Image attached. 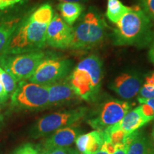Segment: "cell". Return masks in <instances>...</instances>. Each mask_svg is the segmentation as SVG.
I'll return each instance as SVG.
<instances>
[{"mask_svg":"<svg viewBox=\"0 0 154 154\" xmlns=\"http://www.w3.org/2000/svg\"><path fill=\"white\" fill-rule=\"evenodd\" d=\"M54 14L51 5L44 3L22 17L2 54H17L41 50L46 44L47 29Z\"/></svg>","mask_w":154,"mask_h":154,"instance_id":"6da1fadb","label":"cell"},{"mask_svg":"<svg viewBox=\"0 0 154 154\" xmlns=\"http://www.w3.org/2000/svg\"><path fill=\"white\" fill-rule=\"evenodd\" d=\"M153 38V23L139 7L130 8L116 24L111 34L115 46L145 48L150 45Z\"/></svg>","mask_w":154,"mask_h":154,"instance_id":"7a4b0ae2","label":"cell"},{"mask_svg":"<svg viewBox=\"0 0 154 154\" xmlns=\"http://www.w3.org/2000/svg\"><path fill=\"white\" fill-rule=\"evenodd\" d=\"M103 77L101 59L99 56L90 54L78 63L67 79L81 99L91 101L97 98Z\"/></svg>","mask_w":154,"mask_h":154,"instance_id":"3957f363","label":"cell"},{"mask_svg":"<svg viewBox=\"0 0 154 154\" xmlns=\"http://www.w3.org/2000/svg\"><path fill=\"white\" fill-rule=\"evenodd\" d=\"M107 28L101 13L96 7H88L72 27L73 38L69 49L88 50L98 47L104 42Z\"/></svg>","mask_w":154,"mask_h":154,"instance_id":"277c9868","label":"cell"},{"mask_svg":"<svg viewBox=\"0 0 154 154\" xmlns=\"http://www.w3.org/2000/svg\"><path fill=\"white\" fill-rule=\"evenodd\" d=\"M10 97L11 107L17 110L36 111L48 108L49 92L45 86L20 81Z\"/></svg>","mask_w":154,"mask_h":154,"instance_id":"5b68a950","label":"cell"},{"mask_svg":"<svg viewBox=\"0 0 154 154\" xmlns=\"http://www.w3.org/2000/svg\"><path fill=\"white\" fill-rule=\"evenodd\" d=\"M87 113V108L76 109L52 113L40 118L32 126L30 135L32 138H38L47 136L56 131L70 126L82 120Z\"/></svg>","mask_w":154,"mask_h":154,"instance_id":"8992f818","label":"cell"},{"mask_svg":"<svg viewBox=\"0 0 154 154\" xmlns=\"http://www.w3.org/2000/svg\"><path fill=\"white\" fill-rule=\"evenodd\" d=\"M73 66V61L67 58L46 55L28 80L39 85L49 86L66 78L72 72Z\"/></svg>","mask_w":154,"mask_h":154,"instance_id":"52a82bcc","label":"cell"},{"mask_svg":"<svg viewBox=\"0 0 154 154\" xmlns=\"http://www.w3.org/2000/svg\"><path fill=\"white\" fill-rule=\"evenodd\" d=\"M47 54L39 51L0 55V66L18 82L29 79Z\"/></svg>","mask_w":154,"mask_h":154,"instance_id":"ba28073f","label":"cell"},{"mask_svg":"<svg viewBox=\"0 0 154 154\" xmlns=\"http://www.w3.org/2000/svg\"><path fill=\"white\" fill-rule=\"evenodd\" d=\"M131 109L128 102L118 99H109L102 103L88 124L95 129L103 130L122 120Z\"/></svg>","mask_w":154,"mask_h":154,"instance_id":"9c48e42d","label":"cell"},{"mask_svg":"<svg viewBox=\"0 0 154 154\" xmlns=\"http://www.w3.org/2000/svg\"><path fill=\"white\" fill-rule=\"evenodd\" d=\"M73 38V29L57 13L54 14L46 34V44L55 49H68Z\"/></svg>","mask_w":154,"mask_h":154,"instance_id":"30bf717a","label":"cell"},{"mask_svg":"<svg viewBox=\"0 0 154 154\" xmlns=\"http://www.w3.org/2000/svg\"><path fill=\"white\" fill-rule=\"evenodd\" d=\"M142 86L140 76L134 72L121 73L110 84V88L124 99H131L139 93Z\"/></svg>","mask_w":154,"mask_h":154,"instance_id":"8fae6325","label":"cell"},{"mask_svg":"<svg viewBox=\"0 0 154 154\" xmlns=\"http://www.w3.org/2000/svg\"><path fill=\"white\" fill-rule=\"evenodd\" d=\"M49 92L48 107L69 104L82 100L69 84L66 78L47 86Z\"/></svg>","mask_w":154,"mask_h":154,"instance_id":"7c38bea8","label":"cell"},{"mask_svg":"<svg viewBox=\"0 0 154 154\" xmlns=\"http://www.w3.org/2000/svg\"><path fill=\"white\" fill-rule=\"evenodd\" d=\"M80 131L75 126H66L56 131L44 140L42 151L70 147L79 136Z\"/></svg>","mask_w":154,"mask_h":154,"instance_id":"4fadbf2b","label":"cell"},{"mask_svg":"<svg viewBox=\"0 0 154 154\" xmlns=\"http://www.w3.org/2000/svg\"><path fill=\"white\" fill-rule=\"evenodd\" d=\"M104 142L103 130L96 129L76 138V149L80 154H94L101 149Z\"/></svg>","mask_w":154,"mask_h":154,"instance_id":"5bb4252c","label":"cell"},{"mask_svg":"<svg viewBox=\"0 0 154 154\" xmlns=\"http://www.w3.org/2000/svg\"><path fill=\"white\" fill-rule=\"evenodd\" d=\"M151 121V119L144 115L141 107L139 106L128 111L118 124L123 131L128 134L138 131Z\"/></svg>","mask_w":154,"mask_h":154,"instance_id":"9a60e30c","label":"cell"},{"mask_svg":"<svg viewBox=\"0 0 154 154\" xmlns=\"http://www.w3.org/2000/svg\"><path fill=\"white\" fill-rule=\"evenodd\" d=\"M57 8L61 18L69 26L76 22L85 9L84 5L78 2H60Z\"/></svg>","mask_w":154,"mask_h":154,"instance_id":"2e32d148","label":"cell"},{"mask_svg":"<svg viewBox=\"0 0 154 154\" xmlns=\"http://www.w3.org/2000/svg\"><path fill=\"white\" fill-rule=\"evenodd\" d=\"M127 154H154V147L150 138L139 131L128 146Z\"/></svg>","mask_w":154,"mask_h":154,"instance_id":"e0dca14e","label":"cell"},{"mask_svg":"<svg viewBox=\"0 0 154 154\" xmlns=\"http://www.w3.org/2000/svg\"><path fill=\"white\" fill-rule=\"evenodd\" d=\"M22 19V17H14L0 22V55L3 53L7 42Z\"/></svg>","mask_w":154,"mask_h":154,"instance_id":"ac0fdd59","label":"cell"},{"mask_svg":"<svg viewBox=\"0 0 154 154\" xmlns=\"http://www.w3.org/2000/svg\"><path fill=\"white\" fill-rule=\"evenodd\" d=\"M129 9L130 7H126L120 0H107L106 16L111 23L116 24Z\"/></svg>","mask_w":154,"mask_h":154,"instance_id":"d6986e66","label":"cell"},{"mask_svg":"<svg viewBox=\"0 0 154 154\" xmlns=\"http://www.w3.org/2000/svg\"><path fill=\"white\" fill-rule=\"evenodd\" d=\"M0 81L9 97L16 91L19 82L14 76L0 67Z\"/></svg>","mask_w":154,"mask_h":154,"instance_id":"ffe728a7","label":"cell"},{"mask_svg":"<svg viewBox=\"0 0 154 154\" xmlns=\"http://www.w3.org/2000/svg\"><path fill=\"white\" fill-rule=\"evenodd\" d=\"M139 7L151 19L154 20V0H138Z\"/></svg>","mask_w":154,"mask_h":154,"instance_id":"44dd1931","label":"cell"},{"mask_svg":"<svg viewBox=\"0 0 154 154\" xmlns=\"http://www.w3.org/2000/svg\"><path fill=\"white\" fill-rule=\"evenodd\" d=\"M139 97L143 99H153L154 98V85L145 84L141 86L139 91Z\"/></svg>","mask_w":154,"mask_h":154,"instance_id":"7402d4cb","label":"cell"},{"mask_svg":"<svg viewBox=\"0 0 154 154\" xmlns=\"http://www.w3.org/2000/svg\"><path fill=\"white\" fill-rule=\"evenodd\" d=\"M12 154H40V153L32 144L26 143L19 147Z\"/></svg>","mask_w":154,"mask_h":154,"instance_id":"603a6c76","label":"cell"},{"mask_svg":"<svg viewBox=\"0 0 154 154\" xmlns=\"http://www.w3.org/2000/svg\"><path fill=\"white\" fill-rule=\"evenodd\" d=\"M74 151V149L67 147L61 148V149H51L46 151H42V153H40V154H72Z\"/></svg>","mask_w":154,"mask_h":154,"instance_id":"cb8c5ba5","label":"cell"},{"mask_svg":"<svg viewBox=\"0 0 154 154\" xmlns=\"http://www.w3.org/2000/svg\"><path fill=\"white\" fill-rule=\"evenodd\" d=\"M128 144L122 143L116 146V149L112 154H127V150L128 147Z\"/></svg>","mask_w":154,"mask_h":154,"instance_id":"d4e9b609","label":"cell"},{"mask_svg":"<svg viewBox=\"0 0 154 154\" xmlns=\"http://www.w3.org/2000/svg\"><path fill=\"white\" fill-rule=\"evenodd\" d=\"M9 95L6 92L5 88L2 84L1 81H0V104H2L8 100Z\"/></svg>","mask_w":154,"mask_h":154,"instance_id":"484cf974","label":"cell"},{"mask_svg":"<svg viewBox=\"0 0 154 154\" xmlns=\"http://www.w3.org/2000/svg\"><path fill=\"white\" fill-rule=\"evenodd\" d=\"M138 101L140 104L142 103H146V104L149 105L153 109L154 113V98L153 99H143V98H138Z\"/></svg>","mask_w":154,"mask_h":154,"instance_id":"4316f807","label":"cell"},{"mask_svg":"<svg viewBox=\"0 0 154 154\" xmlns=\"http://www.w3.org/2000/svg\"><path fill=\"white\" fill-rule=\"evenodd\" d=\"M149 58L151 61V62L154 65V38L152 40L149 45Z\"/></svg>","mask_w":154,"mask_h":154,"instance_id":"83f0119b","label":"cell"},{"mask_svg":"<svg viewBox=\"0 0 154 154\" xmlns=\"http://www.w3.org/2000/svg\"><path fill=\"white\" fill-rule=\"evenodd\" d=\"M145 83L154 85V72H151V74H149L148 76H146Z\"/></svg>","mask_w":154,"mask_h":154,"instance_id":"f1b7e54d","label":"cell"},{"mask_svg":"<svg viewBox=\"0 0 154 154\" xmlns=\"http://www.w3.org/2000/svg\"><path fill=\"white\" fill-rule=\"evenodd\" d=\"M94 154H111V153L108 151L106 149L104 146L102 145L101 149H100L97 152H96Z\"/></svg>","mask_w":154,"mask_h":154,"instance_id":"f546056e","label":"cell"},{"mask_svg":"<svg viewBox=\"0 0 154 154\" xmlns=\"http://www.w3.org/2000/svg\"><path fill=\"white\" fill-rule=\"evenodd\" d=\"M61 2H86L89 0H59Z\"/></svg>","mask_w":154,"mask_h":154,"instance_id":"4dcf8cb0","label":"cell"},{"mask_svg":"<svg viewBox=\"0 0 154 154\" xmlns=\"http://www.w3.org/2000/svg\"><path fill=\"white\" fill-rule=\"evenodd\" d=\"M7 7H8V5H7L6 0H0V10L7 8Z\"/></svg>","mask_w":154,"mask_h":154,"instance_id":"1f68e13d","label":"cell"},{"mask_svg":"<svg viewBox=\"0 0 154 154\" xmlns=\"http://www.w3.org/2000/svg\"><path fill=\"white\" fill-rule=\"evenodd\" d=\"M3 124H4L3 117H2V116L0 115V130H1V129H2V128Z\"/></svg>","mask_w":154,"mask_h":154,"instance_id":"d6a6232c","label":"cell"},{"mask_svg":"<svg viewBox=\"0 0 154 154\" xmlns=\"http://www.w3.org/2000/svg\"><path fill=\"white\" fill-rule=\"evenodd\" d=\"M152 136H153V138H154V127H153V131H152Z\"/></svg>","mask_w":154,"mask_h":154,"instance_id":"836d02e7","label":"cell"},{"mask_svg":"<svg viewBox=\"0 0 154 154\" xmlns=\"http://www.w3.org/2000/svg\"><path fill=\"white\" fill-rule=\"evenodd\" d=\"M72 154H80V153H79V152H78V151H75L74 152V153H73Z\"/></svg>","mask_w":154,"mask_h":154,"instance_id":"e575fe53","label":"cell"}]
</instances>
